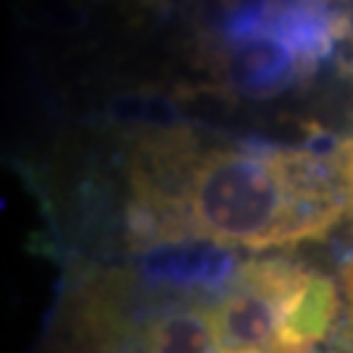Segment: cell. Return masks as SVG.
<instances>
[{"mask_svg": "<svg viewBox=\"0 0 353 353\" xmlns=\"http://www.w3.org/2000/svg\"><path fill=\"white\" fill-rule=\"evenodd\" d=\"M207 61H212V71L220 84L246 100L278 97L293 84L312 76V71L285 42L270 34L246 39L217 55H210Z\"/></svg>", "mask_w": 353, "mask_h": 353, "instance_id": "3", "label": "cell"}, {"mask_svg": "<svg viewBox=\"0 0 353 353\" xmlns=\"http://www.w3.org/2000/svg\"><path fill=\"white\" fill-rule=\"evenodd\" d=\"M233 283V280H230ZM223 288H183L137 262L71 275L45 353H233Z\"/></svg>", "mask_w": 353, "mask_h": 353, "instance_id": "2", "label": "cell"}, {"mask_svg": "<svg viewBox=\"0 0 353 353\" xmlns=\"http://www.w3.org/2000/svg\"><path fill=\"white\" fill-rule=\"evenodd\" d=\"M353 220V139L303 147L204 144L189 126L139 131L126 157L123 236L137 252L214 243L272 252Z\"/></svg>", "mask_w": 353, "mask_h": 353, "instance_id": "1", "label": "cell"}, {"mask_svg": "<svg viewBox=\"0 0 353 353\" xmlns=\"http://www.w3.org/2000/svg\"><path fill=\"white\" fill-rule=\"evenodd\" d=\"M204 55H217L233 45L265 34L278 0H191Z\"/></svg>", "mask_w": 353, "mask_h": 353, "instance_id": "4", "label": "cell"}]
</instances>
